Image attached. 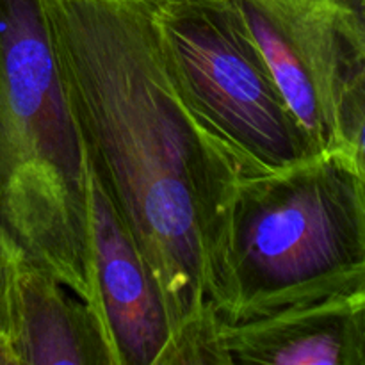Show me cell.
Masks as SVG:
<instances>
[{"mask_svg":"<svg viewBox=\"0 0 365 365\" xmlns=\"http://www.w3.org/2000/svg\"><path fill=\"white\" fill-rule=\"evenodd\" d=\"M86 164L164 299L170 365H227L228 235L248 175L175 82L150 0H39Z\"/></svg>","mask_w":365,"mask_h":365,"instance_id":"obj_1","label":"cell"},{"mask_svg":"<svg viewBox=\"0 0 365 365\" xmlns=\"http://www.w3.org/2000/svg\"><path fill=\"white\" fill-rule=\"evenodd\" d=\"M0 234L107 323L84 146L39 0H0Z\"/></svg>","mask_w":365,"mask_h":365,"instance_id":"obj_2","label":"cell"},{"mask_svg":"<svg viewBox=\"0 0 365 365\" xmlns=\"http://www.w3.org/2000/svg\"><path fill=\"white\" fill-rule=\"evenodd\" d=\"M228 264L225 321L365 291V163L324 152L239 182Z\"/></svg>","mask_w":365,"mask_h":365,"instance_id":"obj_3","label":"cell"},{"mask_svg":"<svg viewBox=\"0 0 365 365\" xmlns=\"http://www.w3.org/2000/svg\"><path fill=\"white\" fill-rule=\"evenodd\" d=\"M164 59L192 109L248 178L319 155L232 0H150Z\"/></svg>","mask_w":365,"mask_h":365,"instance_id":"obj_4","label":"cell"},{"mask_svg":"<svg viewBox=\"0 0 365 365\" xmlns=\"http://www.w3.org/2000/svg\"><path fill=\"white\" fill-rule=\"evenodd\" d=\"M319 152L365 163V0H232Z\"/></svg>","mask_w":365,"mask_h":365,"instance_id":"obj_5","label":"cell"},{"mask_svg":"<svg viewBox=\"0 0 365 365\" xmlns=\"http://www.w3.org/2000/svg\"><path fill=\"white\" fill-rule=\"evenodd\" d=\"M86 171L96 282L120 365H170L173 335L159 285L88 164Z\"/></svg>","mask_w":365,"mask_h":365,"instance_id":"obj_6","label":"cell"},{"mask_svg":"<svg viewBox=\"0 0 365 365\" xmlns=\"http://www.w3.org/2000/svg\"><path fill=\"white\" fill-rule=\"evenodd\" d=\"M228 365H365V291L221 321Z\"/></svg>","mask_w":365,"mask_h":365,"instance_id":"obj_7","label":"cell"},{"mask_svg":"<svg viewBox=\"0 0 365 365\" xmlns=\"http://www.w3.org/2000/svg\"><path fill=\"white\" fill-rule=\"evenodd\" d=\"M9 335L18 365H120L106 321L16 252Z\"/></svg>","mask_w":365,"mask_h":365,"instance_id":"obj_8","label":"cell"},{"mask_svg":"<svg viewBox=\"0 0 365 365\" xmlns=\"http://www.w3.org/2000/svg\"><path fill=\"white\" fill-rule=\"evenodd\" d=\"M14 250L0 234V365H18L9 335V285Z\"/></svg>","mask_w":365,"mask_h":365,"instance_id":"obj_9","label":"cell"}]
</instances>
